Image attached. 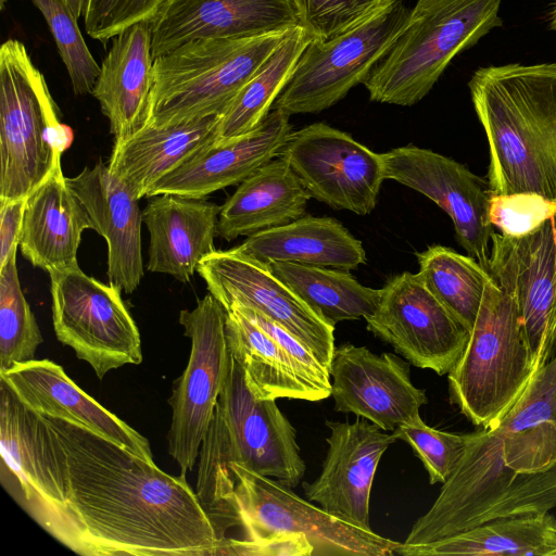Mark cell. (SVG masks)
<instances>
[{"instance_id": "cell-14", "label": "cell", "mask_w": 556, "mask_h": 556, "mask_svg": "<svg viewBox=\"0 0 556 556\" xmlns=\"http://www.w3.org/2000/svg\"><path fill=\"white\" fill-rule=\"evenodd\" d=\"M280 156L311 195L334 210L370 214L384 177L381 153L325 123L292 131Z\"/></svg>"}, {"instance_id": "cell-6", "label": "cell", "mask_w": 556, "mask_h": 556, "mask_svg": "<svg viewBox=\"0 0 556 556\" xmlns=\"http://www.w3.org/2000/svg\"><path fill=\"white\" fill-rule=\"evenodd\" d=\"M291 31L237 39L201 38L155 58L147 125L222 115Z\"/></svg>"}, {"instance_id": "cell-46", "label": "cell", "mask_w": 556, "mask_h": 556, "mask_svg": "<svg viewBox=\"0 0 556 556\" xmlns=\"http://www.w3.org/2000/svg\"><path fill=\"white\" fill-rule=\"evenodd\" d=\"M551 27L556 30V0H554V4L551 11Z\"/></svg>"}, {"instance_id": "cell-30", "label": "cell", "mask_w": 556, "mask_h": 556, "mask_svg": "<svg viewBox=\"0 0 556 556\" xmlns=\"http://www.w3.org/2000/svg\"><path fill=\"white\" fill-rule=\"evenodd\" d=\"M225 311L230 355L242 367L245 383L257 400L287 397L318 402L326 399L266 331L237 307Z\"/></svg>"}, {"instance_id": "cell-48", "label": "cell", "mask_w": 556, "mask_h": 556, "mask_svg": "<svg viewBox=\"0 0 556 556\" xmlns=\"http://www.w3.org/2000/svg\"><path fill=\"white\" fill-rule=\"evenodd\" d=\"M556 556V555H555Z\"/></svg>"}, {"instance_id": "cell-38", "label": "cell", "mask_w": 556, "mask_h": 556, "mask_svg": "<svg viewBox=\"0 0 556 556\" xmlns=\"http://www.w3.org/2000/svg\"><path fill=\"white\" fill-rule=\"evenodd\" d=\"M393 433L406 442L421 460L430 484L445 483L463 459L469 433L458 434L432 428L421 417L400 426Z\"/></svg>"}, {"instance_id": "cell-4", "label": "cell", "mask_w": 556, "mask_h": 556, "mask_svg": "<svg viewBox=\"0 0 556 556\" xmlns=\"http://www.w3.org/2000/svg\"><path fill=\"white\" fill-rule=\"evenodd\" d=\"M501 0H417L408 21L363 83L375 102L412 106L451 61L502 25Z\"/></svg>"}, {"instance_id": "cell-21", "label": "cell", "mask_w": 556, "mask_h": 556, "mask_svg": "<svg viewBox=\"0 0 556 556\" xmlns=\"http://www.w3.org/2000/svg\"><path fill=\"white\" fill-rule=\"evenodd\" d=\"M66 179L87 215L90 229L106 241L109 282L127 294L132 293L143 276L139 199L101 161Z\"/></svg>"}, {"instance_id": "cell-32", "label": "cell", "mask_w": 556, "mask_h": 556, "mask_svg": "<svg viewBox=\"0 0 556 556\" xmlns=\"http://www.w3.org/2000/svg\"><path fill=\"white\" fill-rule=\"evenodd\" d=\"M271 273L332 326L366 318L376 311L381 289L361 285L348 270L288 262L267 264Z\"/></svg>"}, {"instance_id": "cell-29", "label": "cell", "mask_w": 556, "mask_h": 556, "mask_svg": "<svg viewBox=\"0 0 556 556\" xmlns=\"http://www.w3.org/2000/svg\"><path fill=\"white\" fill-rule=\"evenodd\" d=\"M237 250L264 264L288 262L349 271L366 263L362 242L338 219L312 215L254 233Z\"/></svg>"}, {"instance_id": "cell-42", "label": "cell", "mask_w": 556, "mask_h": 556, "mask_svg": "<svg viewBox=\"0 0 556 556\" xmlns=\"http://www.w3.org/2000/svg\"><path fill=\"white\" fill-rule=\"evenodd\" d=\"M229 307H237L266 331L300 366L305 378L318 389L326 399L331 395L329 369L317 359L314 353L302 341L280 325L256 311L239 305H231Z\"/></svg>"}, {"instance_id": "cell-10", "label": "cell", "mask_w": 556, "mask_h": 556, "mask_svg": "<svg viewBox=\"0 0 556 556\" xmlns=\"http://www.w3.org/2000/svg\"><path fill=\"white\" fill-rule=\"evenodd\" d=\"M179 323L191 341L186 369L175 381L168 403L172 421L167 451L180 475L192 470L226 384L231 355L226 336V311L211 294L193 309H182Z\"/></svg>"}, {"instance_id": "cell-19", "label": "cell", "mask_w": 556, "mask_h": 556, "mask_svg": "<svg viewBox=\"0 0 556 556\" xmlns=\"http://www.w3.org/2000/svg\"><path fill=\"white\" fill-rule=\"evenodd\" d=\"M330 433L319 476L303 482L305 497L328 513L371 529L369 502L374 477L388 447L397 441L369 420H326Z\"/></svg>"}, {"instance_id": "cell-25", "label": "cell", "mask_w": 556, "mask_h": 556, "mask_svg": "<svg viewBox=\"0 0 556 556\" xmlns=\"http://www.w3.org/2000/svg\"><path fill=\"white\" fill-rule=\"evenodd\" d=\"M151 23L130 26L114 37L92 90L115 140L126 139L149 121L152 90Z\"/></svg>"}, {"instance_id": "cell-31", "label": "cell", "mask_w": 556, "mask_h": 556, "mask_svg": "<svg viewBox=\"0 0 556 556\" xmlns=\"http://www.w3.org/2000/svg\"><path fill=\"white\" fill-rule=\"evenodd\" d=\"M402 556H555L556 519L548 513L500 518L424 544L400 543Z\"/></svg>"}, {"instance_id": "cell-27", "label": "cell", "mask_w": 556, "mask_h": 556, "mask_svg": "<svg viewBox=\"0 0 556 556\" xmlns=\"http://www.w3.org/2000/svg\"><path fill=\"white\" fill-rule=\"evenodd\" d=\"M220 115L163 126L147 125L115 140L108 166L140 200L164 175L215 142Z\"/></svg>"}, {"instance_id": "cell-20", "label": "cell", "mask_w": 556, "mask_h": 556, "mask_svg": "<svg viewBox=\"0 0 556 556\" xmlns=\"http://www.w3.org/2000/svg\"><path fill=\"white\" fill-rule=\"evenodd\" d=\"M303 27L295 0H166L151 23L152 56L201 38H249Z\"/></svg>"}, {"instance_id": "cell-22", "label": "cell", "mask_w": 556, "mask_h": 556, "mask_svg": "<svg viewBox=\"0 0 556 556\" xmlns=\"http://www.w3.org/2000/svg\"><path fill=\"white\" fill-rule=\"evenodd\" d=\"M290 115L274 109L252 131L214 142L160 178L147 197L173 193L205 199L226 187L241 184L279 156L292 130Z\"/></svg>"}, {"instance_id": "cell-2", "label": "cell", "mask_w": 556, "mask_h": 556, "mask_svg": "<svg viewBox=\"0 0 556 556\" xmlns=\"http://www.w3.org/2000/svg\"><path fill=\"white\" fill-rule=\"evenodd\" d=\"M556 506V355L494 426L469 433L466 453L405 544H424Z\"/></svg>"}, {"instance_id": "cell-23", "label": "cell", "mask_w": 556, "mask_h": 556, "mask_svg": "<svg viewBox=\"0 0 556 556\" xmlns=\"http://www.w3.org/2000/svg\"><path fill=\"white\" fill-rule=\"evenodd\" d=\"M2 381L30 410L85 427L154 463L147 438L83 391L50 359L16 364L0 372Z\"/></svg>"}, {"instance_id": "cell-7", "label": "cell", "mask_w": 556, "mask_h": 556, "mask_svg": "<svg viewBox=\"0 0 556 556\" xmlns=\"http://www.w3.org/2000/svg\"><path fill=\"white\" fill-rule=\"evenodd\" d=\"M72 132L45 77L15 39L0 48V201L25 199L61 164Z\"/></svg>"}, {"instance_id": "cell-5", "label": "cell", "mask_w": 556, "mask_h": 556, "mask_svg": "<svg viewBox=\"0 0 556 556\" xmlns=\"http://www.w3.org/2000/svg\"><path fill=\"white\" fill-rule=\"evenodd\" d=\"M539 370L514 298L491 277L464 354L447 374L450 401L475 426L496 425Z\"/></svg>"}, {"instance_id": "cell-34", "label": "cell", "mask_w": 556, "mask_h": 556, "mask_svg": "<svg viewBox=\"0 0 556 556\" xmlns=\"http://www.w3.org/2000/svg\"><path fill=\"white\" fill-rule=\"evenodd\" d=\"M416 256L418 274L427 288L471 331L491 279L489 271L472 256L440 244Z\"/></svg>"}, {"instance_id": "cell-33", "label": "cell", "mask_w": 556, "mask_h": 556, "mask_svg": "<svg viewBox=\"0 0 556 556\" xmlns=\"http://www.w3.org/2000/svg\"><path fill=\"white\" fill-rule=\"evenodd\" d=\"M312 39L304 27H298L280 42L220 115L215 142L241 137L264 121Z\"/></svg>"}, {"instance_id": "cell-44", "label": "cell", "mask_w": 556, "mask_h": 556, "mask_svg": "<svg viewBox=\"0 0 556 556\" xmlns=\"http://www.w3.org/2000/svg\"><path fill=\"white\" fill-rule=\"evenodd\" d=\"M25 199L0 201V267L18 247Z\"/></svg>"}, {"instance_id": "cell-13", "label": "cell", "mask_w": 556, "mask_h": 556, "mask_svg": "<svg viewBox=\"0 0 556 556\" xmlns=\"http://www.w3.org/2000/svg\"><path fill=\"white\" fill-rule=\"evenodd\" d=\"M365 321L368 331L409 364L439 376L455 367L470 338V330L434 296L418 273L392 276Z\"/></svg>"}, {"instance_id": "cell-15", "label": "cell", "mask_w": 556, "mask_h": 556, "mask_svg": "<svg viewBox=\"0 0 556 556\" xmlns=\"http://www.w3.org/2000/svg\"><path fill=\"white\" fill-rule=\"evenodd\" d=\"M384 177L418 191L452 219L458 243L486 270L494 228L489 218V181L459 162L407 144L381 153Z\"/></svg>"}, {"instance_id": "cell-3", "label": "cell", "mask_w": 556, "mask_h": 556, "mask_svg": "<svg viewBox=\"0 0 556 556\" xmlns=\"http://www.w3.org/2000/svg\"><path fill=\"white\" fill-rule=\"evenodd\" d=\"M288 483L238 463L201 462L197 494L222 536L241 526L247 540L277 533L306 536L314 555L392 556L400 544L311 504Z\"/></svg>"}, {"instance_id": "cell-37", "label": "cell", "mask_w": 556, "mask_h": 556, "mask_svg": "<svg viewBox=\"0 0 556 556\" xmlns=\"http://www.w3.org/2000/svg\"><path fill=\"white\" fill-rule=\"evenodd\" d=\"M43 15L76 96L92 93L100 66L91 55L77 20L62 0H31Z\"/></svg>"}, {"instance_id": "cell-45", "label": "cell", "mask_w": 556, "mask_h": 556, "mask_svg": "<svg viewBox=\"0 0 556 556\" xmlns=\"http://www.w3.org/2000/svg\"><path fill=\"white\" fill-rule=\"evenodd\" d=\"M73 16L78 20L85 12L86 0H62Z\"/></svg>"}, {"instance_id": "cell-36", "label": "cell", "mask_w": 556, "mask_h": 556, "mask_svg": "<svg viewBox=\"0 0 556 556\" xmlns=\"http://www.w3.org/2000/svg\"><path fill=\"white\" fill-rule=\"evenodd\" d=\"M502 66L556 174V63Z\"/></svg>"}, {"instance_id": "cell-16", "label": "cell", "mask_w": 556, "mask_h": 556, "mask_svg": "<svg viewBox=\"0 0 556 556\" xmlns=\"http://www.w3.org/2000/svg\"><path fill=\"white\" fill-rule=\"evenodd\" d=\"M197 273L224 308L239 305L265 315L302 341L329 369L334 326L305 304L267 264L233 248L204 257Z\"/></svg>"}, {"instance_id": "cell-26", "label": "cell", "mask_w": 556, "mask_h": 556, "mask_svg": "<svg viewBox=\"0 0 556 556\" xmlns=\"http://www.w3.org/2000/svg\"><path fill=\"white\" fill-rule=\"evenodd\" d=\"M87 215L68 186L60 164L25 199L18 248L35 267L48 273L78 265Z\"/></svg>"}, {"instance_id": "cell-11", "label": "cell", "mask_w": 556, "mask_h": 556, "mask_svg": "<svg viewBox=\"0 0 556 556\" xmlns=\"http://www.w3.org/2000/svg\"><path fill=\"white\" fill-rule=\"evenodd\" d=\"M410 10L403 0L328 41L312 39L274 103L289 115L319 113L363 84L404 29Z\"/></svg>"}, {"instance_id": "cell-41", "label": "cell", "mask_w": 556, "mask_h": 556, "mask_svg": "<svg viewBox=\"0 0 556 556\" xmlns=\"http://www.w3.org/2000/svg\"><path fill=\"white\" fill-rule=\"evenodd\" d=\"M166 0H86L87 35L102 42L142 22L152 23Z\"/></svg>"}, {"instance_id": "cell-43", "label": "cell", "mask_w": 556, "mask_h": 556, "mask_svg": "<svg viewBox=\"0 0 556 556\" xmlns=\"http://www.w3.org/2000/svg\"><path fill=\"white\" fill-rule=\"evenodd\" d=\"M314 548L305 535L300 533H277L265 539H227L220 555L247 556H313Z\"/></svg>"}, {"instance_id": "cell-1", "label": "cell", "mask_w": 556, "mask_h": 556, "mask_svg": "<svg viewBox=\"0 0 556 556\" xmlns=\"http://www.w3.org/2000/svg\"><path fill=\"white\" fill-rule=\"evenodd\" d=\"M24 416L26 453L1 483L58 542L84 556L219 555L225 540L186 476L71 421L25 405Z\"/></svg>"}, {"instance_id": "cell-9", "label": "cell", "mask_w": 556, "mask_h": 556, "mask_svg": "<svg viewBox=\"0 0 556 556\" xmlns=\"http://www.w3.org/2000/svg\"><path fill=\"white\" fill-rule=\"evenodd\" d=\"M58 340L87 362L99 379L142 362L139 330L121 290L85 274L78 265L49 273Z\"/></svg>"}, {"instance_id": "cell-35", "label": "cell", "mask_w": 556, "mask_h": 556, "mask_svg": "<svg viewBox=\"0 0 556 556\" xmlns=\"http://www.w3.org/2000/svg\"><path fill=\"white\" fill-rule=\"evenodd\" d=\"M16 247L0 267V372L36 359L43 342L35 315L22 291Z\"/></svg>"}, {"instance_id": "cell-17", "label": "cell", "mask_w": 556, "mask_h": 556, "mask_svg": "<svg viewBox=\"0 0 556 556\" xmlns=\"http://www.w3.org/2000/svg\"><path fill=\"white\" fill-rule=\"evenodd\" d=\"M488 271L514 298L540 369L556 355V216L522 238L494 231Z\"/></svg>"}, {"instance_id": "cell-40", "label": "cell", "mask_w": 556, "mask_h": 556, "mask_svg": "<svg viewBox=\"0 0 556 556\" xmlns=\"http://www.w3.org/2000/svg\"><path fill=\"white\" fill-rule=\"evenodd\" d=\"M556 216V201L536 192L491 195L489 218L508 238H522Z\"/></svg>"}, {"instance_id": "cell-24", "label": "cell", "mask_w": 556, "mask_h": 556, "mask_svg": "<svg viewBox=\"0 0 556 556\" xmlns=\"http://www.w3.org/2000/svg\"><path fill=\"white\" fill-rule=\"evenodd\" d=\"M219 212L205 199L155 195L142 211L150 233L148 269L189 282L201 261L216 251Z\"/></svg>"}, {"instance_id": "cell-8", "label": "cell", "mask_w": 556, "mask_h": 556, "mask_svg": "<svg viewBox=\"0 0 556 556\" xmlns=\"http://www.w3.org/2000/svg\"><path fill=\"white\" fill-rule=\"evenodd\" d=\"M199 457L206 463H238L291 488L299 485L305 472L294 427L276 400H257L251 393L232 356Z\"/></svg>"}, {"instance_id": "cell-12", "label": "cell", "mask_w": 556, "mask_h": 556, "mask_svg": "<svg viewBox=\"0 0 556 556\" xmlns=\"http://www.w3.org/2000/svg\"><path fill=\"white\" fill-rule=\"evenodd\" d=\"M469 89L489 141L491 195L536 192L556 201V174L503 66L477 70Z\"/></svg>"}, {"instance_id": "cell-39", "label": "cell", "mask_w": 556, "mask_h": 556, "mask_svg": "<svg viewBox=\"0 0 556 556\" xmlns=\"http://www.w3.org/2000/svg\"><path fill=\"white\" fill-rule=\"evenodd\" d=\"M303 27L328 41L365 24L397 0H295Z\"/></svg>"}, {"instance_id": "cell-18", "label": "cell", "mask_w": 556, "mask_h": 556, "mask_svg": "<svg viewBox=\"0 0 556 556\" xmlns=\"http://www.w3.org/2000/svg\"><path fill=\"white\" fill-rule=\"evenodd\" d=\"M329 372L334 410L352 413L384 431L419 419L428 403L425 390L412 382L408 364L389 352L378 355L366 346L340 344Z\"/></svg>"}, {"instance_id": "cell-47", "label": "cell", "mask_w": 556, "mask_h": 556, "mask_svg": "<svg viewBox=\"0 0 556 556\" xmlns=\"http://www.w3.org/2000/svg\"><path fill=\"white\" fill-rule=\"evenodd\" d=\"M7 0H0V8L1 10L4 8V3H5Z\"/></svg>"}, {"instance_id": "cell-28", "label": "cell", "mask_w": 556, "mask_h": 556, "mask_svg": "<svg viewBox=\"0 0 556 556\" xmlns=\"http://www.w3.org/2000/svg\"><path fill=\"white\" fill-rule=\"evenodd\" d=\"M311 195L282 156L239 184L220 206L217 235L227 241L279 227L305 215Z\"/></svg>"}]
</instances>
